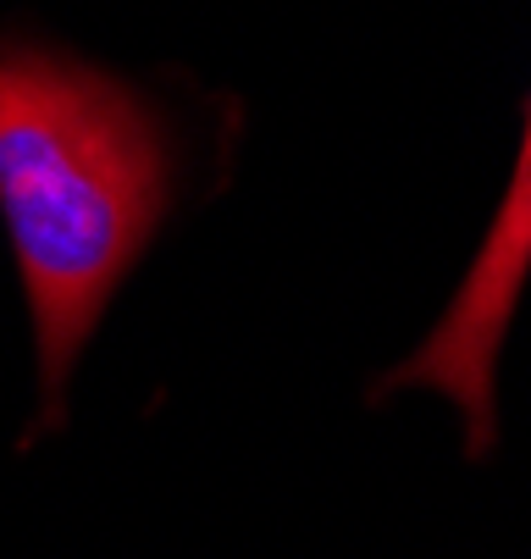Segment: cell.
Wrapping results in <instances>:
<instances>
[{
    "label": "cell",
    "mask_w": 531,
    "mask_h": 559,
    "mask_svg": "<svg viewBox=\"0 0 531 559\" xmlns=\"http://www.w3.org/2000/svg\"><path fill=\"white\" fill-rule=\"evenodd\" d=\"M178 194L161 117L128 84L50 50L0 45V216L39 344V427H61L72 360Z\"/></svg>",
    "instance_id": "6da1fadb"
},
{
    "label": "cell",
    "mask_w": 531,
    "mask_h": 559,
    "mask_svg": "<svg viewBox=\"0 0 531 559\" xmlns=\"http://www.w3.org/2000/svg\"><path fill=\"white\" fill-rule=\"evenodd\" d=\"M526 277H531V100H526V133H520L515 173H509V194L493 211V227L482 238L466 283L454 288L443 322L426 333V344L376 382L371 399H383L394 388H432V393L454 399L466 416V454L482 460L498 438L493 377H498V355H504L515 310H520Z\"/></svg>",
    "instance_id": "7a4b0ae2"
}]
</instances>
